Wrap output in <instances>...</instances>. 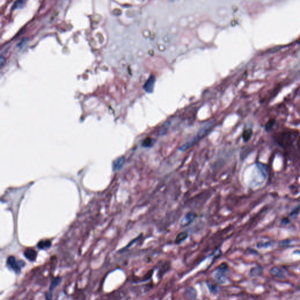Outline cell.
Listing matches in <instances>:
<instances>
[{
    "mask_svg": "<svg viewBox=\"0 0 300 300\" xmlns=\"http://www.w3.org/2000/svg\"><path fill=\"white\" fill-rule=\"evenodd\" d=\"M186 294L190 300H195L196 298V291L193 287H188L186 290Z\"/></svg>",
    "mask_w": 300,
    "mask_h": 300,
    "instance_id": "10",
    "label": "cell"
},
{
    "mask_svg": "<svg viewBox=\"0 0 300 300\" xmlns=\"http://www.w3.org/2000/svg\"><path fill=\"white\" fill-rule=\"evenodd\" d=\"M196 217V214L194 212H191L188 213L187 214L184 216L183 219L180 222V226L182 227L187 226L188 225H190Z\"/></svg>",
    "mask_w": 300,
    "mask_h": 300,
    "instance_id": "5",
    "label": "cell"
},
{
    "mask_svg": "<svg viewBox=\"0 0 300 300\" xmlns=\"http://www.w3.org/2000/svg\"><path fill=\"white\" fill-rule=\"evenodd\" d=\"M51 241L49 240H41L38 243L37 246L40 250H46L51 247Z\"/></svg>",
    "mask_w": 300,
    "mask_h": 300,
    "instance_id": "9",
    "label": "cell"
},
{
    "mask_svg": "<svg viewBox=\"0 0 300 300\" xmlns=\"http://www.w3.org/2000/svg\"><path fill=\"white\" fill-rule=\"evenodd\" d=\"M61 281H62V278L60 277H57L53 280L51 283V285L49 286L48 291L46 294V300H52L53 291L58 285L60 284Z\"/></svg>",
    "mask_w": 300,
    "mask_h": 300,
    "instance_id": "3",
    "label": "cell"
},
{
    "mask_svg": "<svg viewBox=\"0 0 300 300\" xmlns=\"http://www.w3.org/2000/svg\"><path fill=\"white\" fill-rule=\"evenodd\" d=\"M282 222H283V223H285V224H287V223H288L289 222V220H288V219H287V218H286V219H284L283 220V221H282Z\"/></svg>",
    "mask_w": 300,
    "mask_h": 300,
    "instance_id": "19",
    "label": "cell"
},
{
    "mask_svg": "<svg viewBox=\"0 0 300 300\" xmlns=\"http://www.w3.org/2000/svg\"><path fill=\"white\" fill-rule=\"evenodd\" d=\"M25 265L23 260H17L14 256L10 255L8 257L7 266L10 270L14 271L16 274L20 273L23 267Z\"/></svg>",
    "mask_w": 300,
    "mask_h": 300,
    "instance_id": "2",
    "label": "cell"
},
{
    "mask_svg": "<svg viewBox=\"0 0 300 300\" xmlns=\"http://www.w3.org/2000/svg\"><path fill=\"white\" fill-rule=\"evenodd\" d=\"M125 162V158L121 156L117 158L112 163V170L114 171H117L120 170Z\"/></svg>",
    "mask_w": 300,
    "mask_h": 300,
    "instance_id": "8",
    "label": "cell"
},
{
    "mask_svg": "<svg viewBox=\"0 0 300 300\" xmlns=\"http://www.w3.org/2000/svg\"><path fill=\"white\" fill-rule=\"evenodd\" d=\"M153 144V140L150 137L145 138L142 142V146L145 148L151 147Z\"/></svg>",
    "mask_w": 300,
    "mask_h": 300,
    "instance_id": "15",
    "label": "cell"
},
{
    "mask_svg": "<svg viewBox=\"0 0 300 300\" xmlns=\"http://www.w3.org/2000/svg\"><path fill=\"white\" fill-rule=\"evenodd\" d=\"M270 273L273 276H276L277 277H280L284 276V273H283V270L278 268V267H274V268H273L272 269H271Z\"/></svg>",
    "mask_w": 300,
    "mask_h": 300,
    "instance_id": "12",
    "label": "cell"
},
{
    "mask_svg": "<svg viewBox=\"0 0 300 300\" xmlns=\"http://www.w3.org/2000/svg\"><path fill=\"white\" fill-rule=\"evenodd\" d=\"M262 271V268L261 267H255L252 268L250 271V276L252 277H255L259 275Z\"/></svg>",
    "mask_w": 300,
    "mask_h": 300,
    "instance_id": "14",
    "label": "cell"
},
{
    "mask_svg": "<svg viewBox=\"0 0 300 300\" xmlns=\"http://www.w3.org/2000/svg\"><path fill=\"white\" fill-rule=\"evenodd\" d=\"M23 255L28 260L31 262H34L37 258V252L34 249L29 248H27L23 252Z\"/></svg>",
    "mask_w": 300,
    "mask_h": 300,
    "instance_id": "6",
    "label": "cell"
},
{
    "mask_svg": "<svg viewBox=\"0 0 300 300\" xmlns=\"http://www.w3.org/2000/svg\"><path fill=\"white\" fill-rule=\"evenodd\" d=\"M24 4V1H15L13 5V7H12V9H15L16 8H18L21 7L22 6H23Z\"/></svg>",
    "mask_w": 300,
    "mask_h": 300,
    "instance_id": "17",
    "label": "cell"
},
{
    "mask_svg": "<svg viewBox=\"0 0 300 300\" xmlns=\"http://www.w3.org/2000/svg\"><path fill=\"white\" fill-rule=\"evenodd\" d=\"M213 123H209L206 124L198 131L197 134L194 137H193L191 140L180 146V150L182 151H186L191 148L210 132L212 128L213 127Z\"/></svg>",
    "mask_w": 300,
    "mask_h": 300,
    "instance_id": "1",
    "label": "cell"
},
{
    "mask_svg": "<svg viewBox=\"0 0 300 300\" xmlns=\"http://www.w3.org/2000/svg\"><path fill=\"white\" fill-rule=\"evenodd\" d=\"M155 82V77L154 75H151L144 84L143 88L147 93H152Z\"/></svg>",
    "mask_w": 300,
    "mask_h": 300,
    "instance_id": "7",
    "label": "cell"
},
{
    "mask_svg": "<svg viewBox=\"0 0 300 300\" xmlns=\"http://www.w3.org/2000/svg\"><path fill=\"white\" fill-rule=\"evenodd\" d=\"M252 130L251 129H246L245 130L242 134V138L243 140L245 142H248V141L250 139L252 135Z\"/></svg>",
    "mask_w": 300,
    "mask_h": 300,
    "instance_id": "13",
    "label": "cell"
},
{
    "mask_svg": "<svg viewBox=\"0 0 300 300\" xmlns=\"http://www.w3.org/2000/svg\"><path fill=\"white\" fill-rule=\"evenodd\" d=\"M188 233L185 232H180L177 235L176 239H175V243L177 244H180L181 242L185 240L188 237Z\"/></svg>",
    "mask_w": 300,
    "mask_h": 300,
    "instance_id": "11",
    "label": "cell"
},
{
    "mask_svg": "<svg viewBox=\"0 0 300 300\" xmlns=\"http://www.w3.org/2000/svg\"><path fill=\"white\" fill-rule=\"evenodd\" d=\"M225 264V263L221 264L222 267H221V266L219 267L217 271L215 274V278L221 284L224 283V281H225V273L227 270V265L224 267Z\"/></svg>",
    "mask_w": 300,
    "mask_h": 300,
    "instance_id": "4",
    "label": "cell"
},
{
    "mask_svg": "<svg viewBox=\"0 0 300 300\" xmlns=\"http://www.w3.org/2000/svg\"><path fill=\"white\" fill-rule=\"evenodd\" d=\"M275 121H276L274 119H270V120H269L268 122L266 124V125L264 126L265 130L267 131H269L270 130H271L275 124Z\"/></svg>",
    "mask_w": 300,
    "mask_h": 300,
    "instance_id": "16",
    "label": "cell"
},
{
    "mask_svg": "<svg viewBox=\"0 0 300 300\" xmlns=\"http://www.w3.org/2000/svg\"><path fill=\"white\" fill-rule=\"evenodd\" d=\"M300 210V206H299L298 208H296L295 209H294V210H293V211L291 212V213H290V216H296L297 215H298V213H299Z\"/></svg>",
    "mask_w": 300,
    "mask_h": 300,
    "instance_id": "18",
    "label": "cell"
}]
</instances>
